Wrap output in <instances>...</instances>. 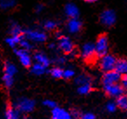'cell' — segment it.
I'll use <instances>...</instances> for the list:
<instances>
[{
  "label": "cell",
  "mask_w": 127,
  "mask_h": 119,
  "mask_svg": "<svg viewBox=\"0 0 127 119\" xmlns=\"http://www.w3.org/2000/svg\"><path fill=\"white\" fill-rule=\"evenodd\" d=\"M116 103L117 106L119 109L123 110H127V96L121 95V96H118Z\"/></svg>",
  "instance_id": "44dd1931"
},
{
  "label": "cell",
  "mask_w": 127,
  "mask_h": 119,
  "mask_svg": "<svg viewBox=\"0 0 127 119\" xmlns=\"http://www.w3.org/2000/svg\"><path fill=\"white\" fill-rule=\"evenodd\" d=\"M120 81H121L122 86H123L124 88H125V89H127V73L121 75Z\"/></svg>",
  "instance_id": "1f68e13d"
},
{
  "label": "cell",
  "mask_w": 127,
  "mask_h": 119,
  "mask_svg": "<svg viewBox=\"0 0 127 119\" xmlns=\"http://www.w3.org/2000/svg\"><path fill=\"white\" fill-rule=\"evenodd\" d=\"M109 50V38L106 33H101L97 37L95 44V51L97 58H102L108 53Z\"/></svg>",
  "instance_id": "7a4b0ae2"
},
{
  "label": "cell",
  "mask_w": 127,
  "mask_h": 119,
  "mask_svg": "<svg viewBox=\"0 0 127 119\" xmlns=\"http://www.w3.org/2000/svg\"><path fill=\"white\" fill-rule=\"evenodd\" d=\"M18 44H20V46L22 47V49L26 50V51H28L32 48V44H30V42H28V41L25 40V39H24V38L21 39V41H20Z\"/></svg>",
  "instance_id": "4316f807"
},
{
  "label": "cell",
  "mask_w": 127,
  "mask_h": 119,
  "mask_svg": "<svg viewBox=\"0 0 127 119\" xmlns=\"http://www.w3.org/2000/svg\"><path fill=\"white\" fill-rule=\"evenodd\" d=\"M24 36L26 37L28 39L35 42H44L47 39V36L45 33L37 30H27L24 31Z\"/></svg>",
  "instance_id": "30bf717a"
},
{
  "label": "cell",
  "mask_w": 127,
  "mask_h": 119,
  "mask_svg": "<svg viewBox=\"0 0 127 119\" xmlns=\"http://www.w3.org/2000/svg\"><path fill=\"white\" fill-rule=\"evenodd\" d=\"M75 76V71L71 69H67V70H64L63 77L65 79H71Z\"/></svg>",
  "instance_id": "83f0119b"
},
{
  "label": "cell",
  "mask_w": 127,
  "mask_h": 119,
  "mask_svg": "<svg viewBox=\"0 0 127 119\" xmlns=\"http://www.w3.org/2000/svg\"><path fill=\"white\" fill-rule=\"evenodd\" d=\"M99 20H100L101 24L105 26H113L117 21L116 13L112 10H104L99 16Z\"/></svg>",
  "instance_id": "5b68a950"
},
{
  "label": "cell",
  "mask_w": 127,
  "mask_h": 119,
  "mask_svg": "<svg viewBox=\"0 0 127 119\" xmlns=\"http://www.w3.org/2000/svg\"><path fill=\"white\" fill-rule=\"evenodd\" d=\"M71 117V116L70 112H68L64 109L57 106L51 110V119H69Z\"/></svg>",
  "instance_id": "8fae6325"
},
{
  "label": "cell",
  "mask_w": 127,
  "mask_h": 119,
  "mask_svg": "<svg viewBox=\"0 0 127 119\" xmlns=\"http://www.w3.org/2000/svg\"><path fill=\"white\" fill-rule=\"evenodd\" d=\"M49 72H50V74H51V76L53 77V78L60 79V78H62V77H63L64 70H62L60 67H54V68L51 69Z\"/></svg>",
  "instance_id": "603a6c76"
},
{
  "label": "cell",
  "mask_w": 127,
  "mask_h": 119,
  "mask_svg": "<svg viewBox=\"0 0 127 119\" xmlns=\"http://www.w3.org/2000/svg\"><path fill=\"white\" fill-rule=\"evenodd\" d=\"M92 78L89 75L86 74H81V75L78 76V77L75 78V83L78 85H81V84H92Z\"/></svg>",
  "instance_id": "d6986e66"
},
{
  "label": "cell",
  "mask_w": 127,
  "mask_h": 119,
  "mask_svg": "<svg viewBox=\"0 0 127 119\" xmlns=\"http://www.w3.org/2000/svg\"><path fill=\"white\" fill-rule=\"evenodd\" d=\"M44 28L48 30H52L57 28V24L53 21H47L44 24Z\"/></svg>",
  "instance_id": "f546056e"
},
{
  "label": "cell",
  "mask_w": 127,
  "mask_h": 119,
  "mask_svg": "<svg viewBox=\"0 0 127 119\" xmlns=\"http://www.w3.org/2000/svg\"><path fill=\"white\" fill-rule=\"evenodd\" d=\"M43 5H41V4H39V5H37V7H36V11H37V13H39V12H41L42 11V10H43Z\"/></svg>",
  "instance_id": "e575fe53"
},
{
  "label": "cell",
  "mask_w": 127,
  "mask_h": 119,
  "mask_svg": "<svg viewBox=\"0 0 127 119\" xmlns=\"http://www.w3.org/2000/svg\"><path fill=\"white\" fill-rule=\"evenodd\" d=\"M43 105H44V106L47 107V108L51 109V110H52V109H54L55 107L58 106L56 102L53 101V100H51V99L44 100V101H43Z\"/></svg>",
  "instance_id": "484cf974"
},
{
  "label": "cell",
  "mask_w": 127,
  "mask_h": 119,
  "mask_svg": "<svg viewBox=\"0 0 127 119\" xmlns=\"http://www.w3.org/2000/svg\"><path fill=\"white\" fill-rule=\"evenodd\" d=\"M34 59H35L36 63H38L40 64L44 65L45 67H49L51 61L48 58V57L45 54H44L43 52H36L34 55Z\"/></svg>",
  "instance_id": "9a60e30c"
},
{
  "label": "cell",
  "mask_w": 127,
  "mask_h": 119,
  "mask_svg": "<svg viewBox=\"0 0 127 119\" xmlns=\"http://www.w3.org/2000/svg\"><path fill=\"white\" fill-rule=\"evenodd\" d=\"M65 13L71 18H78L79 16V11L78 7L73 4H68L65 6Z\"/></svg>",
  "instance_id": "2e32d148"
},
{
  "label": "cell",
  "mask_w": 127,
  "mask_h": 119,
  "mask_svg": "<svg viewBox=\"0 0 127 119\" xmlns=\"http://www.w3.org/2000/svg\"><path fill=\"white\" fill-rule=\"evenodd\" d=\"M106 110H107V111L110 112V113L115 112L117 110V104L114 102H109V103L106 104Z\"/></svg>",
  "instance_id": "f1b7e54d"
},
{
  "label": "cell",
  "mask_w": 127,
  "mask_h": 119,
  "mask_svg": "<svg viewBox=\"0 0 127 119\" xmlns=\"http://www.w3.org/2000/svg\"><path fill=\"white\" fill-rule=\"evenodd\" d=\"M114 70H116V71H118L119 74H121V75L126 74L127 73V58H119V59H117Z\"/></svg>",
  "instance_id": "5bb4252c"
},
{
  "label": "cell",
  "mask_w": 127,
  "mask_h": 119,
  "mask_svg": "<svg viewBox=\"0 0 127 119\" xmlns=\"http://www.w3.org/2000/svg\"><path fill=\"white\" fill-rule=\"evenodd\" d=\"M30 68L32 73L36 76H42L45 74L46 71H47V67L44 66V65L40 64L38 63H35L34 64H32Z\"/></svg>",
  "instance_id": "e0dca14e"
},
{
  "label": "cell",
  "mask_w": 127,
  "mask_h": 119,
  "mask_svg": "<svg viewBox=\"0 0 127 119\" xmlns=\"http://www.w3.org/2000/svg\"><path fill=\"white\" fill-rule=\"evenodd\" d=\"M15 53L18 56V59H19L21 64L25 68H30L32 64V58H31L30 54H29L28 51L24 49H18L15 50Z\"/></svg>",
  "instance_id": "ba28073f"
},
{
  "label": "cell",
  "mask_w": 127,
  "mask_h": 119,
  "mask_svg": "<svg viewBox=\"0 0 127 119\" xmlns=\"http://www.w3.org/2000/svg\"><path fill=\"white\" fill-rule=\"evenodd\" d=\"M58 47L64 54H71L75 49L72 41L65 36L58 37Z\"/></svg>",
  "instance_id": "8992f818"
},
{
  "label": "cell",
  "mask_w": 127,
  "mask_h": 119,
  "mask_svg": "<svg viewBox=\"0 0 127 119\" xmlns=\"http://www.w3.org/2000/svg\"><path fill=\"white\" fill-rule=\"evenodd\" d=\"M82 57L88 63L94 62L97 58L95 51V44L92 43H86L82 47Z\"/></svg>",
  "instance_id": "277c9868"
},
{
  "label": "cell",
  "mask_w": 127,
  "mask_h": 119,
  "mask_svg": "<svg viewBox=\"0 0 127 119\" xmlns=\"http://www.w3.org/2000/svg\"><path fill=\"white\" fill-rule=\"evenodd\" d=\"M92 91V84H85L78 85V93L80 95H88Z\"/></svg>",
  "instance_id": "ffe728a7"
},
{
  "label": "cell",
  "mask_w": 127,
  "mask_h": 119,
  "mask_svg": "<svg viewBox=\"0 0 127 119\" xmlns=\"http://www.w3.org/2000/svg\"><path fill=\"white\" fill-rule=\"evenodd\" d=\"M55 47H56V44H49V48H50V49H54Z\"/></svg>",
  "instance_id": "8d00e7d4"
},
{
  "label": "cell",
  "mask_w": 127,
  "mask_h": 119,
  "mask_svg": "<svg viewBox=\"0 0 127 119\" xmlns=\"http://www.w3.org/2000/svg\"><path fill=\"white\" fill-rule=\"evenodd\" d=\"M70 114H71V117H76V118H78V117H80V116H81L82 113L78 110H72L71 112H70Z\"/></svg>",
  "instance_id": "836d02e7"
},
{
  "label": "cell",
  "mask_w": 127,
  "mask_h": 119,
  "mask_svg": "<svg viewBox=\"0 0 127 119\" xmlns=\"http://www.w3.org/2000/svg\"><path fill=\"white\" fill-rule=\"evenodd\" d=\"M69 119H73V118H71H71H69Z\"/></svg>",
  "instance_id": "74e56055"
},
{
  "label": "cell",
  "mask_w": 127,
  "mask_h": 119,
  "mask_svg": "<svg viewBox=\"0 0 127 119\" xmlns=\"http://www.w3.org/2000/svg\"><path fill=\"white\" fill-rule=\"evenodd\" d=\"M16 4L15 0H0V8L4 10H7L12 8Z\"/></svg>",
  "instance_id": "cb8c5ba5"
},
{
  "label": "cell",
  "mask_w": 127,
  "mask_h": 119,
  "mask_svg": "<svg viewBox=\"0 0 127 119\" xmlns=\"http://www.w3.org/2000/svg\"><path fill=\"white\" fill-rule=\"evenodd\" d=\"M65 61H66V59L64 58V57H58V58L54 60L55 63H56L57 64H59V65L64 64V63H65Z\"/></svg>",
  "instance_id": "d6a6232c"
},
{
  "label": "cell",
  "mask_w": 127,
  "mask_h": 119,
  "mask_svg": "<svg viewBox=\"0 0 127 119\" xmlns=\"http://www.w3.org/2000/svg\"><path fill=\"white\" fill-rule=\"evenodd\" d=\"M104 90L105 94H107L110 96L113 97H118L124 94L125 89L122 85L116 84H104Z\"/></svg>",
  "instance_id": "52a82bcc"
},
{
  "label": "cell",
  "mask_w": 127,
  "mask_h": 119,
  "mask_svg": "<svg viewBox=\"0 0 127 119\" xmlns=\"http://www.w3.org/2000/svg\"><path fill=\"white\" fill-rule=\"evenodd\" d=\"M11 33L12 36H19V35H24V31L21 30L19 26L16 24H13L11 25Z\"/></svg>",
  "instance_id": "d4e9b609"
},
{
  "label": "cell",
  "mask_w": 127,
  "mask_h": 119,
  "mask_svg": "<svg viewBox=\"0 0 127 119\" xmlns=\"http://www.w3.org/2000/svg\"><path fill=\"white\" fill-rule=\"evenodd\" d=\"M85 2L86 3H90V4H92V3H95L97 2V1H98V0H84Z\"/></svg>",
  "instance_id": "d590c367"
},
{
  "label": "cell",
  "mask_w": 127,
  "mask_h": 119,
  "mask_svg": "<svg viewBox=\"0 0 127 119\" xmlns=\"http://www.w3.org/2000/svg\"><path fill=\"white\" fill-rule=\"evenodd\" d=\"M13 107L21 114H29L33 111L35 109L36 102L32 98L21 96L17 98Z\"/></svg>",
  "instance_id": "6da1fadb"
},
{
  "label": "cell",
  "mask_w": 127,
  "mask_h": 119,
  "mask_svg": "<svg viewBox=\"0 0 127 119\" xmlns=\"http://www.w3.org/2000/svg\"><path fill=\"white\" fill-rule=\"evenodd\" d=\"M100 58L101 59L100 62H99V68L101 69V70H103L104 72H106L114 70L117 62L116 57L111 54H106Z\"/></svg>",
  "instance_id": "3957f363"
},
{
  "label": "cell",
  "mask_w": 127,
  "mask_h": 119,
  "mask_svg": "<svg viewBox=\"0 0 127 119\" xmlns=\"http://www.w3.org/2000/svg\"><path fill=\"white\" fill-rule=\"evenodd\" d=\"M25 36L24 35H19V36H11V37L6 39V43L9 44L11 47H15L16 44H18L19 42L21 41L22 38H24Z\"/></svg>",
  "instance_id": "7402d4cb"
},
{
  "label": "cell",
  "mask_w": 127,
  "mask_h": 119,
  "mask_svg": "<svg viewBox=\"0 0 127 119\" xmlns=\"http://www.w3.org/2000/svg\"><path fill=\"white\" fill-rule=\"evenodd\" d=\"M120 78H121V74H119L115 70H112L104 72L102 77V82L104 84H116V83L119 82Z\"/></svg>",
  "instance_id": "9c48e42d"
},
{
  "label": "cell",
  "mask_w": 127,
  "mask_h": 119,
  "mask_svg": "<svg viewBox=\"0 0 127 119\" xmlns=\"http://www.w3.org/2000/svg\"><path fill=\"white\" fill-rule=\"evenodd\" d=\"M4 119H24L21 117V113L13 107V105H8L4 111Z\"/></svg>",
  "instance_id": "7c38bea8"
},
{
  "label": "cell",
  "mask_w": 127,
  "mask_h": 119,
  "mask_svg": "<svg viewBox=\"0 0 127 119\" xmlns=\"http://www.w3.org/2000/svg\"><path fill=\"white\" fill-rule=\"evenodd\" d=\"M18 73V69L14 63H11L9 61H6L4 65V74L15 77V75Z\"/></svg>",
  "instance_id": "ac0fdd59"
},
{
  "label": "cell",
  "mask_w": 127,
  "mask_h": 119,
  "mask_svg": "<svg viewBox=\"0 0 127 119\" xmlns=\"http://www.w3.org/2000/svg\"><path fill=\"white\" fill-rule=\"evenodd\" d=\"M82 23L78 18H71L67 24V28L71 33H78L82 29Z\"/></svg>",
  "instance_id": "4fadbf2b"
},
{
  "label": "cell",
  "mask_w": 127,
  "mask_h": 119,
  "mask_svg": "<svg viewBox=\"0 0 127 119\" xmlns=\"http://www.w3.org/2000/svg\"><path fill=\"white\" fill-rule=\"evenodd\" d=\"M80 119H96V116L93 113H91V112H87V113L81 114L79 117Z\"/></svg>",
  "instance_id": "4dcf8cb0"
}]
</instances>
